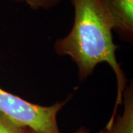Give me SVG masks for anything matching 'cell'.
Masks as SVG:
<instances>
[{"mask_svg": "<svg viewBox=\"0 0 133 133\" xmlns=\"http://www.w3.org/2000/svg\"><path fill=\"white\" fill-rule=\"evenodd\" d=\"M112 20L121 40L132 44L133 0H98Z\"/></svg>", "mask_w": 133, "mask_h": 133, "instance_id": "cell-3", "label": "cell"}, {"mask_svg": "<svg viewBox=\"0 0 133 133\" xmlns=\"http://www.w3.org/2000/svg\"><path fill=\"white\" fill-rule=\"evenodd\" d=\"M29 133H36L34 131H33V130H31L30 129V132ZM74 133H90V131L87 129L84 128V127H81V128H80L78 130H77L76 132Z\"/></svg>", "mask_w": 133, "mask_h": 133, "instance_id": "cell-7", "label": "cell"}, {"mask_svg": "<svg viewBox=\"0 0 133 133\" xmlns=\"http://www.w3.org/2000/svg\"><path fill=\"white\" fill-rule=\"evenodd\" d=\"M51 106L33 104L0 87V112L16 124L27 127L36 133H60L56 118L69 101Z\"/></svg>", "mask_w": 133, "mask_h": 133, "instance_id": "cell-2", "label": "cell"}, {"mask_svg": "<svg viewBox=\"0 0 133 133\" xmlns=\"http://www.w3.org/2000/svg\"><path fill=\"white\" fill-rule=\"evenodd\" d=\"M124 103V112L122 115L114 119L110 125L98 133H133V87L131 81L127 86L123 94Z\"/></svg>", "mask_w": 133, "mask_h": 133, "instance_id": "cell-4", "label": "cell"}, {"mask_svg": "<svg viewBox=\"0 0 133 133\" xmlns=\"http://www.w3.org/2000/svg\"><path fill=\"white\" fill-rule=\"evenodd\" d=\"M30 129L16 124L0 112V133H29Z\"/></svg>", "mask_w": 133, "mask_h": 133, "instance_id": "cell-5", "label": "cell"}, {"mask_svg": "<svg viewBox=\"0 0 133 133\" xmlns=\"http://www.w3.org/2000/svg\"><path fill=\"white\" fill-rule=\"evenodd\" d=\"M74 7L75 17L70 32L54 43V50L59 56L71 57L78 67V76L84 81L96 66L107 62L115 74L117 95L112 115L107 125L111 124L118 106L123 103V94L127 79L117 61L115 51L119 48L113 42V25L107 11L98 0H70Z\"/></svg>", "mask_w": 133, "mask_h": 133, "instance_id": "cell-1", "label": "cell"}, {"mask_svg": "<svg viewBox=\"0 0 133 133\" xmlns=\"http://www.w3.org/2000/svg\"><path fill=\"white\" fill-rule=\"evenodd\" d=\"M17 2H24L33 10H49L58 5L62 0H13Z\"/></svg>", "mask_w": 133, "mask_h": 133, "instance_id": "cell-6", "label": "cell"}]
</instances>
